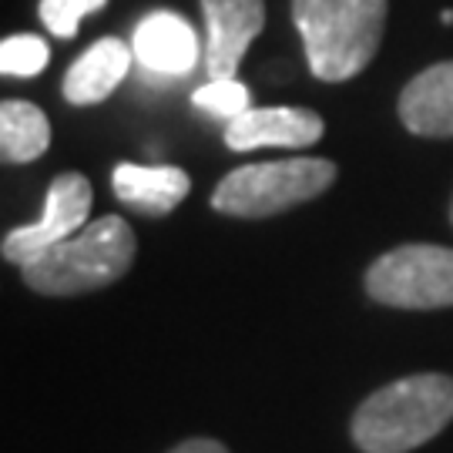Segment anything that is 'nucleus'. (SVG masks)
<instances>
[{
	"label": "nucleus",
	"instance_id": "1",
	"mask_svg": "<svg viewBox=\"0 0 453 453\" xmlns=\"http://www.w3.org/2000/svg\"><path fill=\"white\" fill-rule=\"evenodd\" d=\"M453 420V376L413 372L370 393L353 413V443L363 453H410Z\"/></svg>",
	"mask_w": 453,
	"mask_h": 453
},
{
	"label": "nucleus",
	"instance_id": "2",
	"mask_svg": "<svg viewBox=\"0 0 453 453\" xmlns=\"http://www.w3.org/2000/svg\"><path fill=\"white\" fill-rule=\"evenodd\" d=\"M309 71L340 84L366 71L387 31V0H292Z\"/></svg>",
	"mask_w": 453,
	"mask_h": 453
},
{
	"label": "nucleus",
	"instance_id": "3",
	"mask_svg": "<svg viewBox=\"0 0 453 453\" xmlns=\"http://www.w3.org/2000/svg\"><path fill=\"white\" fill-rule=\"evenodd\" d=\"M134 256V228L121 215H101L71 239L24 262L20 279L41 296H81L125 279Z\"/></svg>",
	"mask_w": 453,
	"mask_h": 453
},
{
	"label": "nucleus",
	"instance_id": "4",
	"mask_svg": "<svg viewBox=\"0 0 453 453\" xmlns=\"http://www.w3.org/2000/svg\"><path fill=\"white\" fill-rule=\"evenodd\" d=\"M329 158H282L256 162L228 172L211 192V209L228 219H273L309 198L323 195L336 181Z\"/></svg>",
	"mask_w": 453,
	"mask_h": 453
},
{
	"label": "nucleus",
	"instance_id": "5",
	"mask_svg": "<svg viewBox=\"0 0 453 453\" xmlns=\"http://www.w3.org/2000/svg\"><path fill=\"white\" fill-rule=\"evenodd\" d=\"M366 296L393 309L453 306V249L434 242H406L372 259Z\"/></svg>",
	"mask_w": 453,
	"mask_h": 453
},
{
	"label": "nucleus",
	"instance_id": "6",
	"mask_svg": "<svg viewBox=\"0 0 453 453\" xmlns=\"http://www.w3.org/2000/svg\"><path fill=\"white\" fill-rule=\"evenodd\" d=\"M91 181L84 179L81 172H65L50 181L48 198H44V211L41 219L31 226L11 228L0 242V256L14 265H24L27 259L48 252L50 245L65 242L74 232H81L88 226L91 215Z\"/></svg>",
	"mask_w": 453,
	"mask_h": 453
},
{
	"label": "nucleus",
	"instance_id": "7",
	"mask_svg": "<svg viewBox=\"0 0 453 453\" xmlns=\"http://www.w3.org/2000/svg\"><path fill=\"white\" fill-rule=\"evenodd\" d=\"M205 17V71L209 78H235L249 44L265 24L262 0H202Z\"/></svg>",
	"mask_w": 453,
	"mask_h": 453
},
{
	"label": "nucleus",
	"instance_id": "8",
	"mask_svg": "<svg viewBox=\"0 0 453 453\" xmlns=\"http://www.w3.org/2000/svg\"><path fill=\"white\" fill-rule=\"evenodd\" d=\"M323 118L312 108H249L235 121H228L226 145L232 151H256V148H309L323 138Z\"/></svg>",
	"mask_w": 453,
	"mask_h": 453
},
{
	"label": "nucleus",
	"instance_id": "9",
	"mask_svg": "<svg viewBox=\"0 0 453 453\" xmlns=\"http://www.w3.org/2000/svg\"><path fill=\"white\" fill-rule=\"evenodd\" d=\"M134 61L155 78H185L198 65V34L175 11L148 14L131 37Z\"/></svg>",
	"mask_w": 453,
	"mask_h": 453
},
{
	"label": "nucleus",
	"instance_id": "10",
	"mask_svg": "<svg viewBox=\"0 0 453 453\" xmlns=\"http://www.w3.org/2000/svg\"><path fill=\"white\" fill-rule=\"evenodd\" d=\"M396 114L410 134L453 138V61L420 71L400 91Z\"/></svg>",
	"mask_w": 453,
	"mask_h": 453
},
{
	"label": "nucleus",
	"instance_id": "11",
	"mask_svg": "<svg viewBox=\"0 0 453 453\" xmlns=\"http://www.w3.org/2000/svg\"><path fill=\"white\" fill-rule=\"evenodd\" d=\"M111 188L121 205L162 219L175 211L192 192V179L179 165H131L121 162L111 175Z\"/></svg>",
	"mask_w": 453,
	"mask_h": 453
},
{
	"label": "nucleus",
	"instance_id": "12",
	"mask_svg": "<svg viewBox=\"0 0 453 453\" xmlns=\"http://www.w3.org/2000/svg\"><path fill=\"white\" fill-rule=\"evenodd\" d=\"M134 50L121 44L118 37H101L91 48L84 50L74 65L67 67L61 91L71 104L88 108V104H101L104 97L114 95V88L128 78V67Z\"/></svg>",
	"mask_w": 453,
	"mask_h": 453
},
{
	"label": "nucleus",
	"instance_id": "13",
	"mask_svg": "<svg viewBox=\"0 0 453 453\" xmlns=\"http://www.w3.org/2000/svg\"><path fill=\"white\" fill-rule=\"evenodd\" d=\"M50 145L48 114L31 101L0 104V155L11 165H27L41 158Z\"/></svg>",
	"mask_w": 453,
	"mask_h": 453
},
{
	"label": "nucleus",
	"instance_id": "14",
	"mask_svg": "<svg viewBox=\"0 0 453 453\" xmlns=\"http://www.w3.org/2000/svg\"><path fill=\"white\" fill-rule=\"evenodd\" d=\"M48 41H41L37 34H14V37H4L0 44V71L7 78H34L48 67Z\"/></svg>",
	"mask_w": 453,
	"mask_h": 453
},
{
	"label": "nucleus",
	"instance_id": "15",
	"mask_svg": "<svg viewBox=\"0 0 453 453\" xmlns=\"http://www.w3.org/2000/svg\"><path fill=\"white\" fill-rule=\"evenodd\" d=\"M195 108H202L211 118H222V121H235L239 114H245L252 108L249 101V88L239 78H211L209 84H202L192 95Z\"/></svg>",
	"mask_w": 453,
	"mask_h": 453
},
{
	"label": "nucleus",
	"instance_id": "16",
	"mask_svg": "<svg viewBox=\"0 0 453 453\" xmlns=\"http://www.w3.org/2000/svg\"><path fill=\"white\" fill-rule=\"evenodd\" d=\"M101 7H108V0H41L37 4V14H41V24L54 37L71 41L78 34V27H81L84 17L97 14Z\"/></svg>",
	"mask_w": 453,
	"mask_h": 453
},
{
	"label": "nucleus",
	"instance_id": "17",
	"mask_svg": "<svg viewBox=\"0 0 453 453\" xmlns=\"http://www.w3.org/2000/svg\"><path fill=\"white\" fill-rule=\"evenodd\" d=\"M168 453H228V447L226 443H219V440H209V437H192Z\"/></svg>",
	"mask_w": 453,
	"mask_h": 453
},
{
	"label": "nucleus",
	"instance_id": "18",
	"mask_svg": "<svg viewBox=\"0 0 453 453\" xmlns=\"http://www.w3.org/2000/svg\"><path fill=\"white\" fill-rule=\"evenodd\" d=\"M440 20H443L447 27H453V11H443V14H440Z\"/></svg>",
	"mask_w": 453,
	"mask_h": 453
},
{
	"label": "nucleus",
	"instance_id": "19",
	"mask_svg": "<svg viewBox=\"0 0 453 453\" xmlns=\"http://www.w3.org/2000/svg\"><path fill=\"white\" fill-rule=\"evenodd\" d=\"M450 222H453V198H450Z\"/></svg>",
	"mask_w": 453,
	"mask_h": 453
}]
</instances>
